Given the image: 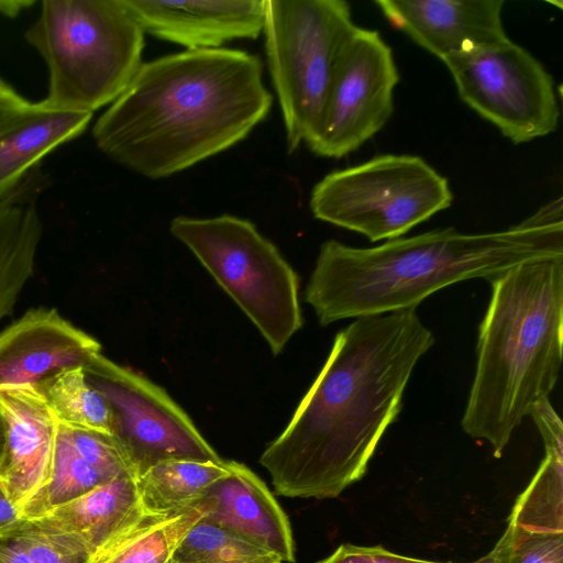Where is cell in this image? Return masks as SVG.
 I'll return each instance as SVG.
<instances>
[{
	"instance_id": "obj_1",
	"label": "cell",
	"mask_w": 563,
	"mask_h": 563,
	"mask_svg": "<svg viewBox=\"0 0 563 563\" xmlns=\"http://www.w3.org/2000/svg\"><path fill=\"white\" fill-rule=\"evenodd\" d=\"M433 344L416 309L356 318L339 331L289 423L260 459L275 492L334 498L361 479Z\"/></svg>"
},
{
	"instance_id": "obj_2",
	"label": "cell",
	"mask_w": 563,
	"mask_h": 563,
	"mask_svg": "<svg viewBox=\"0 0 563 563\" xmlns=\"http://www.w3.org/2000/svg\"><path fill=\"white\" fill-rule=\"evenodd\" d=\"M272 106L256 55L224 47L186 49L142 63L98 118L92 136L118 164L164 178L243 141Z\"/></svg>"
},
{
	"instance_id": "obj_3",
	"label": "cell",
	"mask_w": 563,
	"mask_h": 563,
	"mask_svg": "<svg viewBox=\"0 0 563 563\" xmlns=\"http://www.w3.org/2000/svg\"><path fill=\"white\" fill-rule=\"evenodd\" d=\"M563 256L562 198L508 229L463 233L435 229L374 247L321 244L305 290L321 325L347 318L416 309L433 292L493 279L525 262Z\"/></svg>"
},
{
	"instance_id": "obj_4",
	"label": "cell",
	"mask_w": 563,
	"mask_h": 563,
	"mask_svg": "<svg viewBox=\"0 0 563 563\" xmlns=\"http://www.w3.org/2000/svg\"><path fill=\"white\" fill-rule=\"evenodd\" d=\"M477 362L461 421L501 456L514 431L549 398L562 365L563 256L516 265L489 280Z\"/></svg>"
},
{
	"instance_id": "obj_5",
	"label": "cell",
	"mask_w": 563,
	"mask_h": 563,
	"mask_svg": "<svg viewBox=\"0 0 563 563\" xmlns=\"http://www.w3.org/2000/svg\"><path fill=\"white\" fill-rule=\"evenodd\" d=\"M24 36L48 69L42 102L56 110L111 104L142 65L144 32L123 0H44Z\"/></svg>"
},
{
	"instance_id": "obj_6",
	"label": "cell",
	"mask_w": 563,
	"mask_h": 563,
	"mask_svg": "<svg viewBox=\"0 0 563 563\" xmlns=\"http://www.w3.org/2000/svg\"><path fill=\"white\" fill-rule=\"evenodd\" d=\"M356 27L344 0H265V54L289 152L316 137L336 65Z\"/></svg>"
},
{
	"instance_id": "obj_7",
	"label": "cell",
	"mask_w": 563,
	"mask_h": 563,
	"mask_svg": "<svg viewBox=\"0 0 563 563\" xmlns=\"http://www.w3.org/2000/svg\"><path fill=\"white\" fill-rule=\"evenodd\" d=\"M172 235L187 246L260 330L274 355L302 327L299 278L278 249L246 219L179 216Z\"/></svg>"
},
{
	"instance_id": "obj_8",
	"label": "cell",
	"mask_w": 563,
	"mask_h": 563,
	"mask_svg": "<svg viewBox=\"0 0 563 563\" xmlns=\"http://www.w3.org/2000/svg\"><path fill=\"white\" fill-rule=\"evenodd\" d=\"M452 200L448 179L422 157L384 154L327 174L309 205L318 220L377 242L401 238Z\"/></svg>"
},
{
	"instance_id": "obj_9",
	"label": "cell",
	"mask_w": 563,
	"mask_h": 563,
	"mask_svg": "<svg viewBox=\"0 0 563 563\" xmlns=\"http://www.w3.org/2000/svg\"><path fill=\"white\" fill-rule=\"evenodd\" d=\"M461 100L515 144L554 132L560 110L551 75L509 37L449 57Z\"/></svg>"
},
{
	"instance_id": "obj_10",
	"label": "cell",
	"mask_w": 563,
	"mask_h": 563,
	"mask_svg": "<svg viewBox=\"0 0 563 563\" xmlns=\"http://www.w3.org/2000/svg\"><path fill=\"white\" fill-rule=\"evenodd\" d=\"M84 371L110 406L112 438L135 478L169 460L224 463L162 387L102 353Z\"/></svg>"
},
{
	"instance_id": "obj_11",
	"label": "cell",
	"mask_w": 563,
	"mask_h": 563,
	"mask_svg": "<svg viewBox=\"0 0 563 563\" xmlns=\"http://www.w3.org/2000/svg\"><path fill=\"white\" fill-rule=\"evenodd\" d=\"M398 81L390 46L379 32L357 25L340 56L319 131L309 148L329 158L357 150L391 117Z\"/></svg>"
},
{
	"instance_id": "obj_12",
	"label": "cell",
	"mask_w": 563,
	"mask_h": 563,
	"mask_svg": "<svg viewBox=\"0 0 563 563\" xmlns=\"http://www.w3.org/2000/svg\"><path fill=\"white\" fill-rule=\"evenodd\" d=\"M0 484L20 511L48 481L58 422L35 384L0 386Z\"/></svg>"
},
{
	"instance_id": "obj_13",
	"label": "cell",
	"mask_w": 563,
	"mask_h": 563,
	"mask_svg": "<svg viewBox=\"0 0 563 563\" xmlns=\"http://www.w3.org/2000/svg\"><path fill=\"white\" fill-rule=\"evenodd\" d=\"M386 20L444 62L508 38L504 0H375Z\"/></svg>"
},
{
	"instance_id": "obj_14",
	"label": "cell",
	"mask_w": 563,
	"mask_h": 563,
	"mask_svg": "<svg viewBox=\"0 0 563 563\" xmlns=\"http://www.w3.org/2000/svg\"><path fill=\"white\" fill-rule=\"evenodd\" d=\"M99 353L100 343L56 309H30L0 332V386L36 384Z\"/></svg>"
},
{
	"instance_id": "obj_15",
	"label": "cell",
	"mask_w": 563,
	"mask_h": 563,
	"mask_svg": "<svg viewBox=\"0 0 563 563\" xmlns=\"http://www.w3.org/2000/svg\"><path fill=\"white\" fill-rule=\"evenodd\" d=\"M144 33L188 51L220 48L263 32L265 0H123Z\"/></svg>"
},
{
	"instance_id": "obj_16",
	"label": "cell",
	"mask_w": 563,
	"mask_h": 563,
	"mask_svg": "<svg viewBox=\"0 0 563 563\" xmlns=\"http://www.w3.org/2000/svg\"><path fill=\"white\" fill-rule=\"evenodd\" d=\"M228 474L213 482L200 504L203 517L238 532L276 554L295 562V545L287 516L264 482L244 464L227 461Z\"/></svg>"
},
{
	"instance_id": "obj_17",
	"label": "cell",
	"mask_w": 563,
	"mask_h": 563,
	"mask_svg": "<svg viewBox=\"0 0 563 563\" xmlns=\"http://www.w3.org/2000/svg\"><path fill=\"white\" fill-rule=\"evenodd\" d=\"M122 475L134 476L111 435L58 423L48 481L21 516H44Z\"/></svg>"
},
{
	"instance_id": "obj_18",
	"label": "cell",
	"mask_w": 563,
	"mask_h": 563,
	"mask_svg": "<svg viewBox=\"0 0 563 563\" xmlns=\"http://www.w3.org/2000/svg\"><path fill=\"white\" fill-rule=\"evenodd\" d=\"M92 113L56 110L42 101L0 129V205L35 192L40 161L57 146L79 136Z\"/></svg>"
},
{
	"instance_id": "obj_19",
	"label": "cell",
	"mask_w": 563,
	"mask_h": 563,
	"mask_svg": "<svg viewBox=\"0 0 563 563\" xmlns=\"http://www.w3.org/2000/svg\"><path fill=\"white\" fill-rule=\"evenodd\" d=\"M145 517L136 478L122 475L40 518L79 537L91 551L95 563Z\"/></svg>"
},
{
	"instance_id": "obj_20",
	"label": "cell",
	"mask_w": 563,
	"mask_h": 563,
	"mask_svg": "<svg viewBox=\"0 0 563 563\" xmlns=\"http://www.w3.org/2000/svg\"><path fill=\"white\" fill-rule=\"evenodd\" d=\"M43 225L30 197L0 205V321L10 316L34 272Z\"/></svg>"
},
{
	"instance_id": "obj_21",
	"label": "cell",
	"mask_w": 563,
	"mask_h": 563,
	"mask_svg": "<svg viewBox=\"0 0 563 563\" xmlns=\"http://www.w3.org/2000/svg\"><path fill=\"white\" fill-rule=\"evenodd\" d=\"M228 472L227 461L222 464L189 460L161 462L136 478L143 509L146 515L162 516L190 508Z\"/></svg>"
},
{
	"instance_id": "obj_22",
	"label": "cell",
	"mask_w": 563,
	"mask_h": 563,
	"mask_svg": "<svg viewBox=\"0 0 563 563\" xmlns=\"http://www.w3.org/2000/svg\"><path fill=\"white\" fill-rule=\"evenodd\" d=\"M35 385L58 423L112 437L113 416L110 406L90 385L84 367L60 369Z\"/></svg>"
},
{
	"instance_id": "obj_23",
	"label": "cell",
	"mask_w": 563,
	"mask_h": 563,
	"mask_svg": "<svg viewBox=\"0 0 563 563\" xmlns=\"http://www.w3.org/2000/svg\"><path fill=\"white\" fill-rule=\"evenodd\" d=\"M0 563H93V555L76 534L22 517L0 530Z\"/></svg>"
},
{
	"instance_id": "obj_24",
	"label": "cell",
	"mask_w": 563,
	"mask_h": 563,
	"mask_svg": "<svg viewBox=\"0 0 563 563\" xmlns=\"http://www.w3.org/2000/svg\"><path fill=\"white\" fill-rule=\"evenodd\" d=\"M203 515L200 503L176 514L146 515L95 563H168L179 541Z\"/></svg>"
},
{
	"instance_id": "obj_25",
	"label": "cell",
	"mask_w": 563,
	"mask_h": 563,
	"mask_svg": "<svg viewBox=\"0 0 563 563\" xmlns=\"http://www.w3.org/2000/svg\"><path fill=\"white\" fill-rule=\"evenodd\" d=\"M168 563H282L271 551L201 517L183 537Z\"/></svg>"
},
{
	"instance_id": "obj_26",
	"label": "cell",
	"mask_w": 563,
	"mask_h": 563,
	"mask_svg": "<svg viewBox=\"0 0 563 563\" xmlns=\"http://www.w3.org/2000/svg\"><path fill=\"white\" fill-rule=\"evenodd\" d=\"M500 563H563V532L508 527L499 541Z\"/></svg>"
},
{
	"instance_id": "obj_27",
	"label": "cell",
	"mask_w": 563,
	"mask_h": 563,
	"mask_svg": "<svg viewBox=\"0 0 563 563\" xmlns=\"http://www.w3.org/2000/svg\"><path fill=\"white\" fill-rule=\"evenodd\" d=\"M317 563H444L426 561L415 558L402 556L390 552L380 545L364 547L350 543L341 544L332 554ZM451 563V562H445ZM470 563H500L498 545L482 556Z\"/></svg>"
},
{
	"instance_id": "obj_28",
	"label": "cell",
	"mask_w": 563,
	"mask_h": 563,
	"mask_svg": "<svg viewBox=\"0 0 563 563\" xmlns=\"http://www.w3.org/2000/svg\"><path fill=\"white\" fill-rule=\"evenodd\" d=\"M31 103L0 77V129L23 113Z\"/></svg>"
},
{
	"instance_id": "obj_29",
	"label": "cell",
	"mask_w": 563,
	"mask_h": 563,
	"mask_svg": "<svg viewBox=\"0 0 563 563\" xmlns=\"http://www.w3.org/2000/svg\"><path fill=\"white\" fill-rule=\"evenodd\" d=\"M21 518V511L11 501L5 489L0 484V530L13 525Z\"/></svg>"
},
{
	"instance_id": "obj_30",
	"label": "cell",
	"mask_w": 563,
	"mask_h": 563,
	"mask_svg": "<svg viewBox=\"0 0 563 563\" xmlns=\"http://www.w3.org/2000/svg\"><path fill=\"white\" fill-rule=\"evenodd\" d=\"M27 5V2L23 1H2L0 2V12L5 15H16L21 9Z\"/></svg>"
},
{
	"instance_id": "obj_31",
	"label": "cell",
	"mask_w": 563,
	"mask_h": 563,
	"mask_svg": "<svg viewBox=\"0 0 563 563\" xmlns=\"http://www.w3.org/2000/svg\"><path fill=\"white\" fill-rule=\"evenodd\" d=\"M3 450H4V432H3V426L2 421L0 419V464L3 456Z\"/></svg>"
}]
</instances>
